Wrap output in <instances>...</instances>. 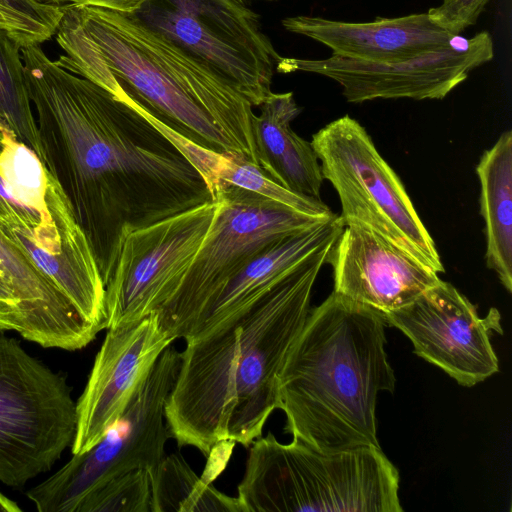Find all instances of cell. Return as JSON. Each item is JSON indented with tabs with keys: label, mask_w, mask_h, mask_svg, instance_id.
<instances>
[{
	"label": "cell",
	"mask_w": 512,
	"mask_h": 512,
	"mask_svg": "<svg viewBox=\"0 0 512 512\" xmlns=\"http://www.w3.org/2000/svg\"><path fill=\"white\" fill-rule=\"evenodd\" d=\"M151 476V512H243L237 497L199 477L181 454L165 455Z\"/></svg>",
	"instance_id": "44dd1931"
},
{
	"label": "cell",
	"mask_w": 512,
	"mask_h": 512,
	"mask_svg": "<svg viewBox=\"0 0 512 512\" xmlns=\"http://www.w3.org/2000/svg\"><path fill=\"white\" fill-rule=\"evenodd\" d=\"M41 4L53 5V6H64L70 4L71 0H35Z\"/></svg>",
	"instance_id": "f546056e"
},
{
	"label": "cell",
	"mask_w": 512,
	"mask_h": 512,
	"mask_svg": "<svg viewBox=\"0 0 512 512\" xmlns=\"http://www.w3.org/2000/svg\"><path fill=\"white\" fill-rule=\"evenodd\" d=\"M218 209L199 251L173 295L159 308V324L174 340L222 286L268 246L332 218L306 214L247 189L221 182Z\"/></svg>",
	"instance_id": "ba28073f"
},
{
	"label": "cell",
	"mask_w": 512,
	"mask_h": 512,
	"mask_svg": "<svg viewBox=\"0 0 512 512\" xmlns=\"http://www.w3.org/2000/svg\"><path fill=\"white\" fill-rule=\"evenodd\" d=\"M334 292L380 313L397 310L441 281L438 273L358 224L344 226L327 262Z\"/></svg>",
	"instance_id": "2e32d148"
},
{
	"label": "cell",
	"mask_w": 512,
	"mask_h": 512,
	"mask_svg": "<svg viewBox=\"0 0 512 512\" xmlns=\"http://www.w3.org/2000/svg\"><path fill=\"white\" fill-rule=\"evenodd\" d=\"M494 44L483 31L471 38L455 35L449 44L417 57L378 63L332 54L326 59L281 57L276 69L320 74L337 82L350 103L374 99H443L470 71L491 61Z\"/></svg>",
	"instance_id": "4fadbf2b"
},
{
	"label": "cell",
	"mask_w": 512,
	"mask_h": 512,
	"mask_svg": "<svg viewBox=\"0 0 512 512\" xmlns=\"http://www.w3.org/2000/svg\"><path fill=\"white\" fill-rule=\"evenodd\" d=\"M22 509L17 502L5 496L0 492V512H20Z\"/></svg>",
	"instance_id": "83f0119b"
},
{
	"label": "cell",
	"mask_w": 512,
	"mask_h": 512,
	"mask_svg": "<svg viewBox=\"0 0 512 512\" xmlns=\"http://www.w3.org/2000/svg\"><path fill=\"white\" fill-rule=\"evenodd\" d=\"M0 121L40 157L39 131L29 96L21 45L0 29Z\"/></svg>",
	"instance_id": "7402d4cb"
},
{
	"label": "cell",
	"mask_w": 512,
	"mask_h": 512,
	"mask_svg": "<svg viewBox=\"0 0 512 512\" xmlns=\"http://www.w3.org/2000/svg\"><path fill=\"white\" fill-rule=\"evenodd\" d=\"M151 471L139 468L120 474L90 494L78 512H151Z\"/></svg>",
	"instance_id": "cb8c5ba5"
},
{
	"label": "cell",
	"mask_w": 512,
	"mask_h": 512,
	"mask_svg": "<svg viewBox=\"0 0 512 512\" xmlns=\"http://www.w3.org/2000/svg\"><path fill=\"white\" fill-rule=\"evenodd\" d=\"M148 0H71L72 4L80 6H95L122 13L138 12Z\"/></svg>",
	"instance_id": "4316f807"
},
{
	"label": "cell",
	"mask_w": 512,
	"mask_h": 512,
	"mask_svg": "<svg viewBox=\"0 0 512 512\" xmlns=\"http://www.w3.org/2000/svg\"><path fill=\"white\" fill-rule=\"evenodd\" d=\"M382 316L410 339L419 357L459 385L472 387L499 371L491 344L492 332L503 334L499 311L491 308L480 317L476 307L448 282L441 280L411 303Z\"/></svg>",
	"instance_id": "5bb4252c"
},
{
	"label": "cell",
	"mask_w": 512,
	"mask_h": 512,
	"mask_svg": "<svg viewBox=\"0 0 512 512\" xmlns=\"http://www.w3.org/2000/svg\"><path fill=\"white\" fill-rule=\"evenodd\" d=\"M135 14L226 77L253 106L272 93L281 56L246 0H148Z\"/></svg>",
	"instance_id": "8fae6325"
},
{
	"label": "cell",
	"mask_w": 512,
	"mask_h": 512,
	"mask_svg": "<svg viewBox=\"0 0 512 512\" xmlns=\"http://www.w3.org/2000/svg\"><path fill=\"white\" fill-rule=\"evenodd\" d=\"M243 512H401L399 473L374 446L325 453L270 432L248 447Z\"/></svg>",
	"instance_id": "5b68a950"
},
{
	"label": "cell",
	"mask_w": 512,
	"mask_h": 512,
	"mask_svg": "<svg viewBox=\"0 0 512 512\" xmlns=\"http://www.w3.org/2000/svg\"><path fill=\"white\" fill-rule=\"evenodd\" d=\"M40 159L65 192L107 282L121 240L207 202L199 170L125 97L21 47Z\"/></svg>",
	"instance_id": "6da1fadb"
},
{
	"label": "cell",
	"mask_w": 512,
	"mask_h": 512,
	"mask_svg": "<svg viewBox=\"0 0 512 512\" xmlns=\"http://www.w3.org/2000/svg\"><path fill=\"white\" fill-rule=\"evenodd\" d=\"M72 387L0 329V482L21 489L50 471L76 433Z\"/></svg>",
	"instance_id": "9c48e42d"
},
{
	"label": "cell",
	"mask_w": 512,
	"mask_h": 512,
	"mask_svg": "<svg viewBox=\"0 0 512 512\" xmlns=\"http://www.w3.org/2000/svg\"><path fill=\"white\" fill-rule=\"evenodd\" d=\"M281 23L291 33L326 45L334 55L378 63L417 57L446 46L455 36L434 24L427 12L371 22L299 15L286 17Z\"/></svg>",
	"instance_id": "e0dca14e"
},
{
	"label": "cell",
	"mask_w": 512,
	"mask_h": 512,
	"mask_svg": "<svg viewBox=\"0 0 512 512\" xmlns=\"http://www.w3.org/2000/svg\"><path fill=\"white\" fill-rule=\"evenodd\" d=\"M218 201L143 228L121 240L105 283V329L157 312L173 295L206 238Z\"/></svg>",
	"instance_id": "7c38bea8"
},
{
	"label": "cell",
	"mask_w": 512,
	"mask_h": 512,
	"mask_svg": "<svg viewBox=\"0 0 512 512\" xmlns=\"http://www.w3.org/2000/svg\"><path fill=\"white\" fill-rule=\"evenodd\" d=\"M253 119V138L258 166L265 174L287 189L321 199L323 176L311 142L291 128L300 113L293 93L268 95Z\"/></svg>",
	"instance_id": "d6986e66"
},
{
	"label": "cell",
	"mask_w": 512,
	"mask_h": 512,
	"mask_svg": "<svg viewBox=\"0 0 512 512\" xmlns=\"http://www.w3.org/2000/svg\"><path fill=\"white\" fill-rule=\"evenodd\" d=\"M0 29L7 30L10 33V35L16 40L15 33H14L12 27L7 22V20L5 19V17L3 16V14L1 12H0Z\"/></svg>",
	"instance_id": "f1b7e54d"
},
{
	"label": "cell",
	"mask_w": 512,
	"mask_h": 512,
	"mask_svg": "<svg viewBox=\"0 0 512 512\" xmlns=\"http://www.w3.org/2000/svg\"><path fill=\"white\" fill-rule=\"evenodd\" d=\"M343 228L336 214L275 241L222 286L190 324L183 339L201 337L250 306L309 256L334 244Z\"/></svg>",
	"instance_id": "ac0fdd59"
},
{
	"label": "cell",
	"mask_w": 512,
	"mask_h": 512,
	"mask_svg": "<svg viewBox=\"0 0 512 512\" xmlns=\"http://www.w3.org/2000/svg\"><path fill=\"white\" fill-rule=\"evenodd\" d=\"M333 245L309 256L247 308L185 341L165 405L178 446L195 447L209 458L219 445L248 448L262 435L280 408L279 375Z\"/></svg>",
	"instance_id": "7a4b0ae2"
},
{
	"label": "cell",
	"mask_w": 512,
	"mask_h": 512,
	"mask_svg": "<svg viewBox=\"0 0 512 512\" xmlns=\"http://www.w3.org/2000/svg\"><path fill=\"white\" fill-rule=\"evenodd\" d=\"M488 268L512 291V132H503L476 166Z\"/></svg>",
	"instance_id": "ffe728a7"
},
{
	"label": "cell",
	"mask_w": 512,
	"mask_h": 512,
	"mask_svg": "<svg viewBox=\"0 0 512 512\" xmlns=\"http://www.w3.org/2000/svg\"><path fill=\"white\" fill-rule=\"evenodd\" d=\"M175 340L156 312L107 329L86 386L76 402L72 454L92 448L114 425L166 347Z\"/></svg>",
	"instance_id": "9a60e30c"
},
{
	"label": "cell",
	"mask_w": 512,
	"mask_h": 512,
	"mask_svg": "<svg viewBox=\"0 0 512 512\" xmlns=\"http://www.w3.org/2000/svg\"><path fill=\"white\" fill-rule=\"evenodd\" d=\"M382 313L332 292L309 311L279 375L285 431L325 453L374 446L376 401L395 389Z\"/></svg>",
	"instance_id": "277c9868"
},
{
	"label": "cell",
	"mask_w": 512,
	"mask_h": 512,
	"mask_svg": "<svg viewBox=\"0 0 512 512\" xmlns=\"http://www.w3.org/2000/svg\"><path fill=\"white\" fill-rule=\"evenodd\" d=\"M180 352L165 348L127 408L92 448L72 458L46 480L26 491L39 512H78L82 502L116 476L153 471L165 457L171 437L165 405L180 366Z\"/></svg>",
	"instance_id": "30bf717a"
},
{
	"label": "cell",
	"mask_w": 512,
	"mask_h": 512,
	"mask_svg": "<svg viewBox=\"0 0 512 512\" xmlns=\"http://www.w3.org/2000/svg\"><path fill=\"white\" fill-rule=\"evenodd\" d=\"M489 0H443L427 12L430 20L445 31L459 35L476 23Z\"/></svg>",
	"instance_id": "484cf974"
},
{
	"label": "cell",
	"mask_w": 512,
	"mask_h": 512,
	"mask_svg": "<svg viewBox=\"0 0 512 512\" xmlns=\"http://www.w3.org/2000/svg\"><path fill=\"white\" fill-rule=\"evenodd\" d=\"M57 64L112 94L120 86L149 114L194 143L258 165L253 105L209 64L127 14L66 4Z\"/></svg>",
	"instance_id": "3957f363"
},
{
	"label": "cell",
	"mask_w": 512,
	"mask_h": 512,
	"mask_svg": "<svg viewBox=\"0 0 512 512\" xmlns=\"http://www.w3.org/2000/svg\"><path fill=\"white\" fill-rule=\"evenodd\" d=\"M62 8L35 0H0V12L12 27L21 47L41 44L55 35Z\"/></svg>",
	"instance_id": "d4e9b609"
},
{
	"label": "cell",
	"mask_w": 512,
	"mask_h": 512,
	"mask_svg": "<svg viewBox=\"0 0 512 512\" xmlns=\"http://www.w3.org/2000/svg\"><path fill=\"white\" fill-rule=\"evenodd\" d=\"M311 145L323 179L339 196L344 226L368 228L438 274L444 272L404 185L357 120L344 115L328 123L313 134Z\"/></svg>",
	"instance_id": "52a82bcc"
},
{
	"label": "cell",
	"mask_w": 512,
	"mask_h": 512,
	"mask_svg": "<svg viewBox=\"0 0 512 512\" xmlns=\"http://www.w3.org/2000/svg\"><path fill=\"white\" fill-rule=\"evenodd\" d=\"M219 181L220 184L225 182L247 189L306 214L322 217L335 214L321 199L311 198L285 188L269 178L257 164L242 155L224 153Z\"/></svg>",
	"instance_id": "603a6c76"
},
{
	"label": "cell",
	"mask_w": 512,
	"mask_h": 512,
	"mask_svg": "<svg viewBox=\"0 0 512 512\" xmlns=\"http://www.w3.org/2000/svg\"><path fill=\"white\" fill-rule=\"evenodd\" d=\"M0 231L32 257L85 320L103 327V280L71 204L38 154L1 121Z\"/></svg>",
	"instance_id": "8992f818"
}]
</instances>
